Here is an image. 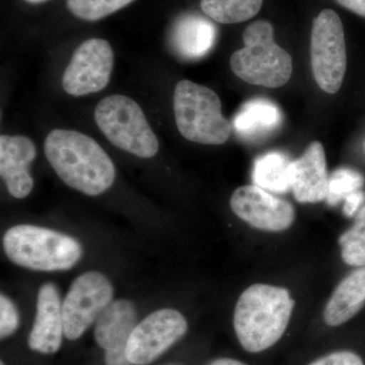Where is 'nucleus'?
Segmentation results:
<instances>
[{"instance_id":"f257e3e1","label":"nucleus","mask_w":365,"mask_h":365,"mask_svg":"<svg viewBox=\"0 0 365 365\" xmlns=\"http://www.w3.org/2000/svg\"><path fill=\"white\" fill-rule=\"evenodd\" d=\"M44 150L57 176L86 195H100L115 181L116 170L111 158L86 134L55 129L46 137Z\"/></svg>"},{"instance_id":"f03ea898","label":"nucleus","mask_w":365,"mask_h":365,"mask_svg":"<svg viewBox=\"0 0 365 365\" xmlns=\"http://www.w3.org/2000/svg\"><path fill=\"white\" fill-rule=\"evenodd\" d=\"M294 304L285 288L261 283L247 288L234 314L235 334L244 349L258 353L276 344L287 331Z\"/></svg>"},{"instance_id":"7ed1b4c3","label":"nucleus","mask_w":365,"mask_h":365,"mask_svg":"<svg viewBox=\"0 0 365 365\" xmlns=\"http://www.w3.org/2000/svg\"><path fill=\"white\" fill-rule=\"evenodd\" d=\"M9 260L37 271H64L73 267L83 255L73 237L49 228L21 225L9 228L4 237Z\"/></svg>"},{"instance_id":"20e7f679","label":"nucleus","mask_w":365,"mask_h":365,"mask_svg":"<svg viewBox=\"0 0 365 365\" xmlns=\"http://www.w3.org/2000/svg\"><path fill=\"white\" fill-rule=\"evenodd\" d=\"M245 47L230 57V68L254 86L276 88L288 83L292 74V56L274 41L273 26L267 21L251 24L245 30Z\"/></svg>"},{"instance_id":"39448f33","label":"nucleus","mask_w":365,"mask_h":365,"mask_svg":"<svg viewBox=\"0 0 365 365\" xmlns=\"http://www.w3.org/2000/svg\"><path fill=\"white\" fill-rule=\"evenodd\" d=\"M178 130L187 140L218 145L227 143L232 124L222 112V101L207 86L182 79L174 93Z\"/></svg>"},{"instance_id":"423d86ee","label":"nucleus","mask_w":365,"mask_h":365,"mask_svg":"<svg viewBox=\"0 0 365 365\" xmlns=\"http://www.w3.org/2000/svg\"><path fill=\"white\" fill-rule=\"evenodd\" d=\"M95 120L110 143L138 158L157 155L160 144L135 101L122 95L106 97L95 110Z\"/></svg>"},{"instance_id":"0eeeda50","label":"nucleus","mask_w":365,"mask_h":365,"mask_svg":"<svg viewBox=\"0 0 365 365\" xmlns=\"http://www.w3.org/2000/svg\"><path fill=\"white\" fill-rule=\"evenodd\" d=\"M311 58L319 88L331 95L338 93L344 81L347 54L342 21L332 9H324L314 19Z\"/></svg>"},{"instance_id":"6e6552de","label":"nucleus","mask_w":365,"mask_h":365,"mask_svg":"<svg viewBox=\"0 0 365 365\" xmlns=\"http://www.w3.org/2000/svg\"><path fill=\"white\" fill-rule=\"evenodd\" d=\"M113 287L104 274L91 271L81 274L72 282L62 302L64 336L76 340L109 306L113 299Z\"/></svg>"},{"instance_id":"1a4fd4ad","label":"nucleus","mask_w":365,"mask_h":365,"mask_svg":"<svg viewBox=\"0 0 365 365\" xmlns=\"http://www.w3.org/2000/svg\"><path fill=\"white\" fill-rule=\"evenodd\" d=\"M188 330L181 313L163 309L137 324L126 346V356L133 365H148L175 344Z\"/></svg>"},{"instance_id":"9d476101","label":"nucleus","mask_w":365,"mask_h":365,"mask_svg":"<svg viewBox=\"0 0 365 365\" xmlns=\"http://www.w3.org/2000/svg\"><path fill=\"white\" fill-rule=\"evenodd\" d=\"M114 66V52L104 39L93 38L76 48L63 76L62 86L68 95L83 97L104 90Z\"/></svg>"},{"instance_id":"9b49d317","label":"nucleus","mask_w":365,"mask_h":365,"mask_svg":"<svg viewBox=\"0 0 365 365\" xmlns=\"http://www.w3.org/2000/svg\"><path fill=\"white\" fill-rule=\"evenodd\" d=\"M232 212L257 230L283 232L294 222V206L258 186H242L230 198Z\"/></svg>"},{"instance_id":"f8f14e48","label":"nucleus","mask_w":365,"mask_h":365,"mask_svg":"<svg viewBox=\"0 0 365 365\" xmlns=\"http://www.w3.org/2000/svg\"><path fill=\"white\" fill-rule=\"evenodd\" d=\"M135 327V307L129 300H115L100 314L95 337L105 350L106 365H133L127 359L126 346Z\"/></svg>"},{"instance_id":"ddd939ff","label":"nucleus","mask_w":365,"mask_h":365,"mask_svg":"<svg viewBox=\"0 0 365 365\" xmlns=\"http://www.w3.org/2000/svg\"><path fill=\"white\" fill-rule=\"evenodd\" d=\"M37 157L35 144L29 137H0V175L6 182L7 191L16 199L30 195L34 180L29 167Z\"/></svg>"},{"instance_id":"4468645a","label":"nucleus","mask_w":365,"mask_h":365,"mask_svg":"<svg viewBox=\"0 0 365 365\" xmlns=\"http://www.w3.org/2000/svg\"><path fill=\"white\" fill-rule=\"evenodd\" d=\"M290 187L300 203H318L328 195L329 175L323 144L314 141L292 162Z\"/></svg>"},{"instance_id":"2eb2a0df","label":"nucleus","mask_w":365,"mask_h":365,"mask_svg":"<svg viewBox=\"0 0 365 365\" xmlns=\"http://www.w3.org/2000/svg\"><path fill=\"white\" fill-rule=\"evenodd\" d=\"M64 335L62 304L58 290L52 283L40 288L37 299V314L29 346L34 351L53 354L59 350Z\"/></svg>"},{"instance_id":"dca6fc26","label":"nucleus","mask_w":365,"mask_h":365,"mask_svg":"<svg viewBox=\"0 0 365 365\" xmlns=\"http://www.w3.org/2000/svg\"><path fill=\"white\" fill-rule=\"evenodd\" d=\"M217 29L198 14H184L173 26L170 44L178 56L196 60L205 56L215 44Z\"/></svg>"},{"instance_id":"f3484780","label":"nucleus","mask_w":365,"mask_h":365,"mask_svg":"<svg viewBox=\"0 0 365 365\" xmlns=\"http://www.w3.org/2000/svg\"><path fill=\"white\" fill-rule=\"evenodd\" d=\"M365 304V266L353 271L341 281L324 311L327 325L337 327L361 311Z\"/></svg>"},{"instance_id":"a211bd4d","label":"nucleus","mask_w":365,"mask_h":365,"mask_svg":"<svg viewBox=\"0 0 365 365\" xmlns=\"http://www.w3.org/2000/svg\"><path fill=\"white\" fill-rule=\"evenodd\" d=\"M282 114L279 108L265 98H254L244 104L235 117V131L248 139L268 135L279 128Z\"/></svg>"},{"instance_id":"6ab92c4d","label":"nucleus","mask_w":365,"mask_h":365,"mask_svg":"<svg viewBox=\"0 0 365 365\" xmlns=\"http://www.w3.org/2000/svg\"><path fill=\"white\" fill-rule=\"evenodd\" d=\"M292 162L287 155L271 151L255 162L253 181L256 186L274 193H285L290 187Z\"/></svg>"},{"instance_id":"aec40b11","label":"nucleus","mask_w":365,"mask_h":365,"mask_svg":"<svg viewBox=\"0 0 365 365\" xmlns=\"http://www.w3.org/2000/svg\"><path fill=\"white\" fill-rule=\"evenodd\" d=\"M264 0H202L201 9L211 20L220 24H237L254 18Z\"/></svg>"},{"instance_id":"412c9836","label":"nucleus","mask_w":365,"mask_h":365,"mask_svg":"<svg viewBox=\"0 0 365 365\" xmlns=\"http://www.w3.org/2000/svg\"><path fill=\"white\" fill-rule=\"evenodd\" d=\"M341 256L347 265L365 266V205L355 215L354 225L340 235Z\"/></svg>"},{"instance_id":"4be33fe9","label":"nucleus","mask_w":365,"mask_h":365,"mask_svg":"<svg viewBox=\"0 0 365 365\" xmlns=\"http://www.w3.org/2000/svg\"><path fill=\"white\" fill-rule=\"evenodd\" d=\"M134 0H67L71 13L81 20L96 21L116 13Z\"/></svg>"},{"instance_id":"5701e85b","label":"nucleus","mask_w":365,"mask_h":365,"mask_svg":"<svg viewBox=\"0 0 365 365\" xmlns=\"http://www.w3.org/2000/svg\"><path fill=\"white\" fill-rule=\"evenodd\" d=\"M365 182L364 175L357 170L342 168L336 170L329 177L328 195L326 201L329 205L335 206L336 204L344 200L346 197L353 192L359 191Z\"/></svg>"},{"instance_id":"b1692460","label":"nucleus","mask_w":365,"mask_h":365,"mask_svg":"<svg viewBox=\"0 0 365 365\" xmlns=\"http://www.w3.org/2000/svg\"><path fill=\"white\" fill-rule=\"evenodd\" d=\"M20 324L18 309L9 297L0 295V337H9L16 332Z\"/></svg>"},{"instance_id":"393cba45","label":"nucleus","mask_w":365,"mask_h":365,"mask_svg":"<svg viewBox=\"0 0 365 365\" xmlns=\"http://www.w3.org/2000/svg\"><path fill=\"white\" fill-rule=\"evenodd\" d=\"M309 365H364V364L355 353L338 351L326 355Z\"/></svg>"},{"instance_id":"a878e982","label":"nucleus","mask_w":365,"mask_h":365,"mask_svg":"<svg viewBox=\"0 0 365 365\" xmlns=\"http://www.w3.org/2000/svg\"><path fill=\"white\" fill-rule=\"evenodd\" d=\"M344 213L348 217H352V216L356 215L357 212L364 207V203L365 202V193L364 192L355 191L353 193L348 195L344 199Z\"/></svg>"},{"instance_id":"bb28decb","label":"nucleus","mask_w":365,"mask_h":365,"mask_svg":"<svg viewBox=\"0 0 365 365\" xmlns=\"http://www.w3.org/2000/svg\"><path fill=\"white\" fill-rule=\"evenodd\" d=\"M341 6L346 7L353 13L365 16V0H337Z\"/></svg>"},{"instance_id":"cd10ccee","label":"nucleus","mask_w":365,"mask_h":365,"mask_svg":"<svg viewBox=\"0 0 365 365\" xmlns=\"http://www.w3.org/2000/svg\"><path fill=\"white\" fill-rule=\"evenodd\" d=\"M210 365H247L244 362L239 361V360L230 359H220L215 360Z\"/></svg>"},{"instance_id":"c85d7f7f","label":"nucleus","mask_w":365,"mask_h":365,"mask_svg":"<svg viewBox=\"0 0 365 365\" xmlns=\"http://www.w3.org/2000/svg\"><path fill=\"white\" fill-rule=\"evenodd\" d=\"M25 1L29 2V4H43V2L48 1V0H25Z\"/></svg>"},{"instance_id":"c756f323","label":"nucleus","mask_w":365,"mask_h":365,"mask_svg":"<svg viewBox=\"0 0 365 365\" xmlns=\"http://www.w3.org/2000/svg\"><path fill=\"white\" fill-rule=\"evenodd\" d=\"M0 365H4V362H1V364H0Z\"/></svg>"}]
</instances>
